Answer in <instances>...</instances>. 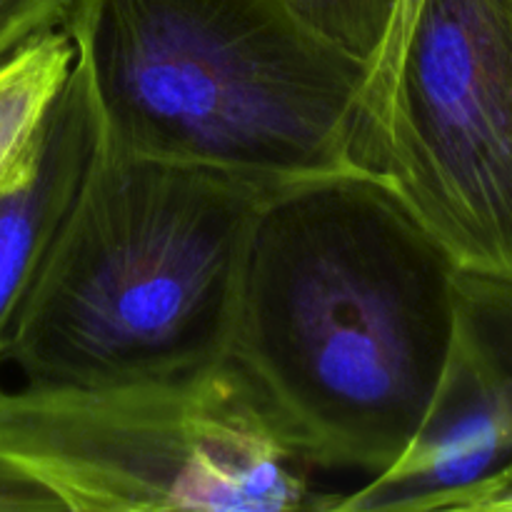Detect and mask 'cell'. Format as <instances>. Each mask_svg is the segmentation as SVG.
I'll return each mask as SVG.
<instances>
[{
  "label": "cell",
  "instance_id": "8992f818",
  "mask_svg": "<svg viewBox=\"0 0 512 512\" xmlns=\"http://www.w3.org/2000/svg\"><path fill=\"white\" fill-rule=\"evenodd\" d=\"M512 483V280L460 270L448 363L408 453L333 510H465Z\"/></svg>",
  "mask_w": 512,
  "mask_h": 512
},
{
  "label": "cell",
  "instance_id": "5b68a950",
  "mask_svg": "<svg viewBox=\"0 0 512 512\" xmlns=\"http://www.w3.org/2000/svg\"><path fill=\"white\" fill-rule=\"evenodd\" d=\"M363 148L460 270L512 280V0H418Z\"/></svg>",
  "mask_w": 512,
  "mask_h": 512
},
{
  "label": "cell",
  "instance_id": "8fae6325",
  "mask_svg": "<svg viewBox=\"0 0 512 512\" xmlns=\"http://www.w3.org/2000/svg\"><path fill=\"white\" fill-rule=\"evenodd\" d=\"M0 512H45L35 490L0 460Z\"/></svg>",
  "mask_w": 512,
  "mask_h": 512
},
{
  "label": "cell",
  "instance_id": "ba28073f",
  "mask_svg": "<svg viewBox=\"0 0 512 512\" xmlns=\"http://www.w3.org/2000/svg\"><path fill=\"white\" fill-rule=\"evenodd\" d=\"M73 63V45L58 28L0 65V195L28 170Z\"/></svg>",
  "mask_w": 512,
  "mask_h": 512
},
{
  "label": "cell",
  "instance_id": "30bf717a",
  "mask_svg": "<svg viewBox=\"0 0 512 512\" xmlns=\"http://www.w3.org/2000/svg\"><path fill=\"white\" fill-rule=\"evenodd\" d=\"M70 0H0V65L40 35L63 25Z\"/></svg>",
  "mask_w": 512,
  "mask_h": 512
},
{
  "label": "cell",
  "instance_id": "52a82bcc",
  "mask_svg": "<svg viewBox=\"0 0 512 512\" xmlns=\"http://www.w3.org/2000/svg\"><path fill=\"white\" fill-rule=\"evenodd\" d=\"M95 148L93 110L73 63L28 170L0 195V365L20 308L68 218Z\"/></svg>",
  "mask_w": 512,
  "mask_h": 512
},
{
  "label": "cell",
  "instance_id": "7c38bea8",
  "mask_svg": "<svg viewBox=\"0 0 512 512\" xmlns=\"http://www.w3.org/2000/svg\"><path fill=\"white\" fill-rule=\"evenodd\" d=\"M473 512H512V483L485 495Z\"/></svg>",
  "mask_w": 512,
  "mask_h": 512
},
{
  "label": "cell",
  "instance_id": "277c9868",
  "mask_svg": "<svg viewBox=\"0 0 512 512\" xmlns=\"http://www.w3.org/2000/svg\"><path fill=\"white\" fill-rule=\"evenodd\" d=\"M0 460L45 512L333 510L233 363L125 383L0 390Z\"/></svg>",
  "mask_w": 512,
  "mask_h": 512
},
{
  "label": "cell",
  "instance_id": "7a4b0ae2",
  "mask_svg": "<svg viewBox=\"0 0 512 512\" xmlns=\"http://www.w3.org/2000/svg\"><path fill=\"white\" fill-rule=\"evenodd\" d=\"M60 28L100 148L268 190L370 173L368 68L283 0H70Z\"/></svg>",
  "mask_w": 512,
  "mask_h": 512
},
{
  "label": "cell",
  "instance_id": "3957f363",
  "mask_svg": "<svg viewBox=\"0 0 512 512\" xmlns=\"http://www.w3.org/2000/svg\"><path fill=\"white\" fill-rule=\"evenodd\" d=\"M270 193L225 170L98 145L5 363L25 383L78 385L225 363L250 233Z\"/></svg>",
  "mask_w": 512,
  "mask_h": 512
},
{
  "label": "cell",
  "instance_id": "9c48e42d",
  "mask_svg": "<svg viewBox=\"0 0 512 512\" xmlns=\"http://www.w3.org/2000/svg\"><path fill=\"white\" fill-rule=\"evenodd\" d=\"M318 38L373 68L398 20L403 0H283Z\"/></svg>",
  "mask_w": 512,
  "mask_h": 512
},
{
  "label": "cell",
  "instance_id": "6da1fadb",
  "mask_svg": "<svg viewBox=\"0 0 512 512\" xmlns=\"http://www.w3.org/2000/svg\"><path fill=\"white\" fill-rule=\"evenodd\" d=\"M443 245L378 173L265 198L230 355L313 470L388 473L430 413L455 325Z\"/></svg>",
  "mask_w": 512,
  "mask_h": 512
}]
</instances>
